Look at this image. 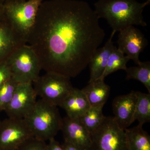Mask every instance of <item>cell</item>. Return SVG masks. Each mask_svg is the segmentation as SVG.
<instances>
[{
	"label": "cell",
	"instance_id": "cell-1",
	"mask_svg": "<svg viewBox=\"0 0 150 150\" xmlns=\"http://www.w3.org/2000/svg\"><path fill=\"white\" fill-rule=\"evenodd\" d=\"M99 19L83 1H43L27 42L42 69L70 79L79 74L105 37Z\"/></svg>",
	"mask_w": 150,
	"mask_h": 150
},
{
	"label": "cell",
	"instance_id": "cell-2",
	"mask_svg": "<svg viewBox=\"0 0 150 150\" xmlns=\"http://www.w3.org/2000/svg\"><path fill=\"white\" fill-rule=\"evenodd\" d=\"M150 0L140 3L137 0H98L95 12L99 19H105L112 30L117 32L134 25L147 26L143 11Z\"/></svg>",
	"mask_w": 150,
	"mask_h": 150
},
{
	"label": "cell",
	"instance_id": "cell-3",
	"mask_svg": "<svg viewBox=\"0 0 150 150\" xmlns=\"http://www.w3.org/2000/svg\"><path fill=\"white\" fill-rule=\"evenodd\" d=\"M24 119L33 137L46 142L61 130L63 118L57 106L40 99Z\"/></svg>",
	"mask_w": 150,
	"mask_h": 150
},
{
	"label": "cell",
	"instance_id": "cell-4",
	"mask_svg": "<svg viewBox=\"0 0 150 150\" xmlns=\"http://www.w3.org/2000/svg\"><path fill=\"white\" fill-rule=\"evenodd\" d=\"M44 0L5 1L4 16L12 27L28 42L38 11Z\"/></svg>",
	"mask_w": 150,
	"mask_h": 150
},
{
	"label": "cell",
	"instance_id": "cell-5",
	"mask_svg": "<svg viewBox=\"0 0 150 150\" xmlns=\"http://www.w3.org/2000/svg\"><path fill=\"white\" fill-rule=\"evenodd\" d=\"M11 77L18 83H33L39 76L42 69L38 57L27 44L20 46L6 61Z\"/></svg>",
	"mask_w": 150,
	"mask_h": 150
},
{
	"label": "cell",
	"instance_id": "cell-6",
	"mask_svg": "<svg viewBox=\"0 0 150 150\" xmlns=\"http://www.w3.org/2000/svg\"><path fill=\"white\" fill-rule=\"evenodd\" d=\"M33 83L37 96L56 106H61L74 88L70 78L55 73L46 72L39 76Z\"/></svg>",
	"mask_w": 150,
	"mask_h": 150
},
{
	"label": "cell",
	"instance_id": "cell-7",
	"mask_svg": "<svg viewBox=\"0 0 150 150\" xmlns=\"http://www.w3.org/2000/svg\"><path fill=\"white\" fill-rule=\"evenodd\" d=\"M91 135V150H128L124 130L113 117L105 116Z\"/></svg>",
	"mask_w": 150,
	"mask_h": 150
},
{
	"label": "cell",
	"instance_id": "cell-8",
	"mask_svg": "<svg viewBox=\"0 0 150 150\" xmlns=\"http://www.w3.org/2000/svg\"><path fill=\"white\" fill-rule=\"evenodd\" d=\"M33 137L24 119L8 118L0 121V150H16Z\"/></svg>",
	"mask_w": 150,
	"mask_h": 150
},
{
	"label": "cell",
	"instance_id": "cell-9",
	"mask_svg": "<svg viewBox=\"0 0 150 150\" xmlns=\"http://www.w3.org/2000/svg\"><path fill=\"white\" fill-rule=\"evenodd\" d=\"M33 83H19L5 111L8 118L24 119L35 106L37 95Z\"/></svg>",
	"mask_w": 150,
	"mask_h": 150
},
{
	"label": "cell",
	"instance_id": "cell-10",
	"mask_svg": "<svg viewBox=\"0 0 150 150\" xmlns=\"http://www.w3.org/2000/svg\"><path fill=\"white\" fill-rule=\"evenodd\" d=\"M118 49L137 65L141 62L139 57L148 44L145 35L137 28L130 26L119 31Z\"/></svg>",
	"mask_w": 150,
	"mask_h": 150
},
{
	"label": "cell",
	"instance_id": "cell-11",
	"mask_svg": "<svg viewBox=\"0 0 150 150\" xmlns=\"http://www.w3.org/2000/svg\"><path fill=\"white\" fill-rule=\"evenodd\" d=\"M61 130L65 142L82 150H91V134L79 119H72L66 116L62 119Z\"/></svg>",
	"mask_w": 150,
	"mask_h": 150
},
{
	"label": "cell",
	"instance_id": "cell-12",
	"mask_svg": "<svg viewBox=\"0 0 150 150\" xmlns=\"http://www.w3.org/2000/svg\"><path fill=\"white\" fill-rule=\"evenodd\" d=\"M137 100L136 91H132L129 93L116 97L112 101L113 118L123 130L129 128L134 121Z\"/></svg>",
	"mask_w": 150,
	"mask_h": 150
},
{
	"label": "cell",
	"instance_id": "cell-13",
	"mask_svg": "<svg viewBox=\"0 0 150 150\" xmlns=\"http://www.w3.org/2000/svg\"><path fill=\"white\" fill-rule=\"evenodd\" d=\"M26 43L4 17L0 23V64L6 62L14 51Z\"/></svg>",
	"mask_w": 150,
	"mask_h": 150
},
{
	"label": "cell",
	"instance_id": "cell-14",
	"mask_svg": "<svg viewBox=\"0 0 150 150\" xmlns=\"http://www.w3.org/2000/svg\"><path fill=\"white\" fill-rule=\"evenodd\" d=\"M115 33L112 30L110 38L104 46L98 48L91 58L88 64L90 71L88 82L99 79L104 71L109 56L114 47L112 38Z\"/></svg>",
	"mask_w": 150,
	"mask_h": 150
},
{
	"label": "cell",
	"instance_id": "cell-15",
	"mask_svg": "<svg viewBox=\"0 0 150 150\" xmlns=\"http://www.w3.org/2000/svg\"><path fill=\"white\" fill-rule=\"evenodd\" d=\"M60 107L66 111L67 117L79 119L91 105L82 90L74 88Z\"/></svg>",
	"mask_w": 150,
	"mask_h": 150
},
{
	"label": "cell",
	"instance_id": "cell-16",
	"mask_svg": "<svg viewBox=\"0 0 150 150\" xmlns=\"http://www.w3.org/2000/svg\"><path fill=\"white\" fill-rule=\"evenodd\" d=\"M81 90L91 106H104L110 93L109 86L105 83L104 80L100 79L89 82L88 84Z\"/></svg>",
	"mask_w": 150,
	"mask_h": 150
},
{
	"label": "cell",
	"instance_id": "cell-17",
	"mask_svg": "<svg viewBox=\"0 0 150 150\" xmlns=\"http://www.w3.org/2000/svg\"><path fill=\"white\" fill-rule=\"evenodd\" d=\"M142 126L139 124L124 130L128 150H150V136Z\"/></svg>",
	"mask_w": 150,
	"mask_h": 150
},
{
	"label": "cell",
	"instance_id": "cell-18",
	"mask_svg": "<svg viewBox=\"0 0 150 150\" xmlns=\"http://www.w3.org/2000/svg\"><path fill=\"white\" fill-rule=\"evenodd\" d=\"M129 60H130L129 57L114 46L104 71L98 79L104 80L108 75L118 70L126 71L127 68V64Z\"/></svg>",
	"mask_w": 150,
	"mask_h": 150
},
{
	"label": "cell",
	"instance_id": "cell-19",
	"mask_svg": "<svg viewBox=\"0 0 150 150\" xmlns=\"http://www.w3.org/2000/svg\"><path fill=\"white\" fill-rule=\"evenodd\" d=\"M137 102L134 115V121H138L143 125L150 121V93L136 91Z\"/></svg>",
	"mask_w": 150,
	"mask_h": 150
},
{
	"label": "cell",
	"instance_id": "cell-20",
	"mask_svg": "<svg viewBox=\"0 0 150 150\" xmlns=\"http://www.w3.org/2000/svg\"><path fill=\"white\" fill-rule=\"evenodd\" d=\"M137 67H127L126 79L136 80L142 83L150 93V62H141Z\"/></svg>",
	"mask_w": 150,
	"mask_h": 150
},
{
	"label": "cell",
	"instance_id": "cell-21",
	"mask_svg": "<svg viewBox=\"0 0 150 150\" xmlns=\"http://www.w3.org/2000/svg\"><path fill=\"white\" fill-rule=\"evenodd\" d=\"M103 106H91L79 118L91 134L101 124L105 116L103 112Z\"/></svg>",
	"mask_w": 150,
	"mask_h": 150
},
{
	"label": "cell",
	"instance_id": "cell-22",
	"mask_svg": "<svg viewBox=\"0 0 150 150\" xmlns=\"http://www.w3.org/2000/svg\"><path fill=\"white\" fill-rule=\"evenodd\" d=\"M18 84L11 77L0 86V112L5 110Z\"/></svg>",
	"mask_w": 150,
	"mask_h": 150
},
{
	"label": "cell",
	"instance_id": "cell-23",
	"mask_svg": "<svg viewBox=\"0 0 150 150\" xmlns=\"http://www.w3.org/2000/svg\"><path fill=\"white\" fill-rule=\"evenodd\" d=\"M47 146L46 142L32 137L24 142L18 150H47Z\"/></svg>",
	"mask_w": 150,
	"mask_h": 150
},
{
	"label": "cell",
	"instance_id": "cell-24",
	"mask_svg": "<svg viewBox=\"0 0 150 150\" xmlns=\"http://www.w3.org/2000/svg\"><path fill=\"white\" fill-rule=\"evenodd\" d=\"M11 78V74L6 62L0 64V86Z\"/></svg>",
	"mask_w": 150,
	"mask_h": 150
},
{
	"label": "cell",
	"instance_id": "cell-25",
	"mask_svg": "<svg viewBox=\"0 0 150 150\" xmlns=\"http://www.w3.org/2000/svg\"><path fill=\"white\" fill-rule=\"evenodd\" d=\"M47 150H64L62 144L54 138L49 140V143L47 144Z\"/></svg>",
	"mask_w": 150,
	"mask_h": 150
},
{
	"label": "cell",
	"instance_id": "cell-26",
	"mask_svg": "<svg viewBox=\"0 0 150 150\" xmlns=\"http://www.w3.org/2000/svg\"><path fill=\"white\" fill-rule=\"evenodd\" d=\"M62 145L64 150H82L75 145L65 141Z\"/></svg>",
	"mask_w": 150,
	"mask_h": 150
},
{
	"label": "cell",
	"instance_id": "cell-27",
	"mask_svg": "<svg viewBox=\"0 0 150 150\" xmlns=\"http://www.w3.org/2000/svg\"><path fill=\"white\" fill-rule=\"evenodd\" d=\"M4 0H0V23L4 18Z\"/></svg>",
	"mask_w": 150,
	"mask_h": 150
},
{
	"label": "cell",
	"instance_id": "cell-28",
	"mask_svg": "<svg viewBox=\"0 0 150 150\" xmlns=\"http://www.w3.org/2000/svg\"><path fill=\"white\" fill-rule=\"evenodd\" d=\"M27 1V0H4L5 1Z\"/></svg>",
	"mask_w": 150,
	"mask_h": 150
},
{
	"label": "cell",
	"instance_id": "cell-29",
	"mask_svg": "<svg viewBox=\"0 0 150 150\" xmlns=\"http://www.w3.org/2000/svg\"></svg>",
	"mask_w": 150,
	"mask_h": 150
}]
</instances>
